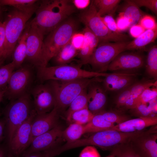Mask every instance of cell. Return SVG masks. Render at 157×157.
Returning a JSON list of instances; mask_svg holds the SVG:
<instances>
[{"label":"cell","instance_id":"5bb4252c","mask_svg":"<svg viewBox=\"0 0 157 157\" xmlns=\"http://www.w3.org/2000/svg\"><path fill=\"white\" fill-rule=\"evenodd\" d=\"M29 23L30 28L26 41L25 59L37 67H46L42 51L44 35L35 26Z\"/></svg>","mask_w":157,"mask_h":157},{"label":"cell","instance_id":"8992f818","mask_svg":"<svg viewBox=\"0 0 157 157\" xmlns=\"http://www.w3.org/2000/svg\"><path fill=\"white\" fill-rule=\"evenodd\" d=\"M11 101L5 110L4 119L8 144L17 130L28 118L34 109L33 102L27 92Z\"/></svg>","mask_w":157,"mask_h":157},{"label":"cell","instance_id":"11a10c76","mask_svg":"<svg viewBox=\"0 0 157 157\" xmlns=\"http://www.w3.org/2000/svg\"><path fill=\"white\" fill-rule=\"evenodd\" d=\"M106 157H115V155L111 153H110V154L108 156Z\"/></svg>","mask_w":157,"mask_h":157},{"label":"cell","instance_id":"60d3db41","mask_svg":"<svg viewBox=\"0 0 157 157\" xmlns=\"http://www.w3.org/2000/svg\"><path fill=\"white\" fill-rule=\"evenodd\" d=\"M138 24L146 30L157 28V23L155 19L149 15H143L139 21Z\"/></svg>","mask_w":157,"mask_h":157},{"label":"cell","instance_id":"d6a6232c","mask_svg":"<svg viewBox=\"0 0 157 157\" xmlns=\"http://www.w3.org/2000/svg\"><path fill=\"white\" fill-rule=\"evenodd\" d=\"M99 113L106 121L115 124H119L131 119L129 116L124 113L114 109L108 111L104 110Z\"/></svg>","mask_w":157,"mask_h":157},{"label":"cell","instance_id":"e575fe53","mask_svg":"<svg viewBox=\"0 0 157 157\" xmlns=\"http://www.w3.org/2000/svg\"><path fill=\"white\" fill-rule=\"evenodd\" d=\"M15 69V65L13 61L0 67V90L6 89L11 75Z\"/></svg>","mask_w":157,"mask_h":157},{"label":"cell","instance_id":"e0dca14e","mask_svg":"<svg viewBox=\"0 0 157 157\" xmlns=\"http://www.w3.org/2000/svg\"><path fill=\"white\" fill-rule=\"evenodd\" d=\"M144 64V57L135 53L122 52L108 65L107 70L111 71H129L142 67Z\"/></svg>","mask_w":157,"mask_h":157},{"label":"cell","instance_id":"7402d4cb","mask_svg":"<svg viewBox=\"0 0 157 157\" xmlns=\"http://www.w3.org/2000/svg\"><path fill=\"white\" fill-rule=\"evenodd\" d=\"M29 28V23L27 24L12 53V61L14 64L15 68H20L26 59V41Z\"/></svg>","mask_w":157,"mask_h":157},{"label":"cell","instance_id":"c3c4849f","mask_svg":"<svg viewBox=\"0 0 157 157\" xmlns=\"http://www.w3.org/2000/svg\"><path fill=\"white\" fill-rule=\"evenodd\" d=\"M72 1L75 8L79 10L86 9L91 3L90 0H73Z\"/></svg>","mask_w":157,"mask_h":157},{"label":"cell","instance_id":"ac0fdd59","mask_svg":"<svg viewBox=\"0 0 157 157\" xmlns=\"http://www.w3.org/2000/svg\"><path fill=\"white\" fill-rule=\"evenodd\" d=\"M139 74L119 72L109 73L103 80L104 87L109 91H121L136 82L135 77Z\"/></svg>","mask_w":157,"mask_h":157},{"label":"cell","instance_id":"3957f363","mask_svg":"<svg viewBox=\"0 0 157 157\" xmlns=\"http://www.w3.org/2000/svg\"><path fill=\"white\" fill-rule=\"evenodd\" d=\"M55 106L60 112L68 107L72 101L92 83L101 81L99 77L77 79L69 81H50Z\"/></svg>","mask_w":157,"mask_h":157},{"label":"cell","instance_id":"83f0119b","mask_svg":"<svg viewBox=\"0 0 157 157\" xmlns=\"http://www.w3.org/2000/svg\"><path fill=\"white\" fill-rule=\"evenodd\" d=\"M85 133L84 125L76 123H71L62 132V137L66 142H71L80 138Z\"/></svg>","mask_w":157,"mask_h":157},{"label":"cell","instance_id":"cb8c5ba5","mask_svg":"<svg viewBox=\"0 0 157 157\" xmlns=\"http://www.w3.org/2000/svg\"><path fill=\"white\" fill-rule=\"evenodd\" d=\"M157 37V28L146 30L142 34L132 40L130 41L126 47V50L142 49L153 42Z\"/></svg>","mask_w":157,"mask_h":157},{"label":"cell","instance_id":"680465c9","mask_svg":"<svg viewBox=\"0 0 157 157\" xmlns=\"http://www.w3.org/2000/svg\"><path fill=\"white\" fill-rule=\"evenodd\" d=\"M1 113H0V116L1 115Z\"/></svg>","mask_w":157,"mask_h":157},{"label":"cell","instance_id":"816d5d0a","mask_svg":"<svg viewBox=\"0 0 157 157\" xmlns=\"http://www.w3.org/2000/svg\"><path fill=\"white\" fill-rule=\"evenodd\" d=\"M24 157H46L43 151H37L31 153Z\"/></svg>","mask_w":157,"mask_h":157},{"label":"cell","instance_id":"1f68e13d","mask_svg":"<svg viewBox=\"0 0 157 157\" xmlns=\"http://www.w3.org/2000/svg\"><path fill=\"white\" fill-rule=\"evenodd\" d=\"M94 116L86 108L73 112L67 120L71 123L84 125L89 122Z\"/></svg>","mask_w":157,"mask_h":157},{"label":"cell","instance_id":"52a82bcc","mask_svg":"<svg viewBox=\"0 0 157 157\" xmlns=\"http://www.w3.org/2000/svg\"><path fill=\"white\" fill-rule=\"evenodd\" d=\"M80 21L97 37L99 44L106 42L128 41V36L110 31L102 21L92 1L89 6L79 15Z\"/></svg>","mask_w":157,"mask_h":157},{"label":"cell","instance_id":"ee69618b","mask_svg":"<svg viewBox=\"0 0 157 157\" xmlns=\"http://www.w3.org/2000/svg\"><path fill=\"white\" fill-rule=\"evenodd\" d=\"M79 157H100V156L95 147L89 145L82 150Z\"/></svg>","mask_w":157,"mask_h":157},{"label":"cell","instance_id":"4316f807","mask_svg":"<svg viewBox=\"0 0 157 157\" xmlns=\"http://www.w3.org/2000/svg\"><path fill=\"white\" fill-rule=\"evenodd\" d=\"M92 1L98 14L101 17L107 15H113L121 1L120 0H94Z\"/></svg>","mask_w":157,"mask_h":157},{"label":"cell","instance_id":"681fc988","mask_svg":"<svg viewBox=\"0 0 157 157\" xmlns=\"http://www.w3.org/2000/svg\"><path fill=\"white\" fill-rule=\"evenodd\" d=\"M147 104L148 108L151 112L157 114V97L151 100Z\"/></svg>","mask_w":157,"mask_h":157},{"label":"cell","instance_id":"836d02e7","mask_svg":"<svg viewBox=\"0 0 157 157\" xmlns=\"http://www.w3.org/2000/svg\"><path fill=\"white\" fill-rule=\"evenodd\" d=\"M109 151L115 157H141L133 149L129 142L115 145Z\"/></svg>","mask_w":157,"mask_h":157},{"label":"cell","instance_id":"b9f144b4","mask_svg":"<svg viewBox=\"0 0 157 157\" xmlns=\"http://www.w3.org/2000/svg\"><path fill=\"white\" fill-rule=\"evenodd\" d=\"M132 1L139 8L141 7H146L151 10L155 14H157V0H133Z\"/></svg>","mask_w":157,"mask_h":157},{"label":"cell","instance_id":"f6af8a7d","mask_svg":"<svg viewBox=\"0 0 157 157\" xmlns=\"http://www.w3.org/2000/svg\"><path fill=\"white\" fill-rule=\"evenodd\" d=\"M5 40L4 25L0 18V58H3L4 48Z\"/></svg>","mask_w":157,"mask_h":157},{"label":"cell","instance_id":"6f0895ef","mask_svg":"<svg viewBox=\"0 0 157 157\" xmlns=\"http://www.w3.org/2000/svg\"><path fill=\"white\" fill-rule=\"evenodd\" d=\"M4 60L3 58H0V67L1 66L3 63Z\"/></svg>","mask_w":157,"mask_h":157},{"label":"cell","instance_id":"44dd1931","mask_svg":"<svg viewBox=\"0 0 157 157\" xmlns=\"http://www.w3.org/2000/svg\"><path fill=\"white\" fill-rule=\"evenodd\" d=\"M82 32L85 37V42L83 47L78 51L77 56L82 64H88L90 57L99 44V41L87 27L85 26Z\"/></svg>","mask_w":157,"mask_h":157},{"label":"cell","instance_id":"9c48e42d","mask_svg":"<svg viewBox=\"0 0 157 157\" xmlns=\"http://www.w3.org/2000/svg\"><path fill=\"white\" fill-rule=\"evenodd\" d=\"M130 41L99 43L90 57L88 64L94 72L104 73L109 64L120 53L126 50Z\"/></svg>","mask_w":157,"mask_h":157},{"label":"cell","instance_id":"5b68a950","mask_svg":"<svg viewBox=\"0 0 157 157\" xmlns=\"http://www.w3.org/2000/svg\"><path fill=\"white\" fill-rule=\"evenodd\" d=\"M37 68V77L41 82L69 81L81 78L105 77L109 74L87 71L81 69L79 65L67 64Z\"/></svg>","mask_w":157,"mask_h":157},{"label":"cell","instance_id":"30bf717a","mask_svg":"<svg viewBox=\"0 0 157 157\" xmlns=\"http://www.w3.org/2000/svg\"><path fill=\"white\" fill-rule=\"evenodd\" d=\"M36 114L34 109L28 118L17 130L7 147V157H19L29 146L32 123Z\"/></svg>","mask_w":157,"mask_h":157},{"label":"cell","instance_id":"f907efd6","mask_svg":"<svg viewBox=\"0 0 157 157\" xmlns=\"http://www.w3.org/2000/svg\"><path fill=\"white\" fill-rule=\"evenodd\" d=\"M6 129V122L4 119L0 120V142L4 137V134Z\"/></svg>","mask_w":157,"mask_h":157},{"label":"cell","instance_id":"9a60e30c","mask_svg":"<svg viewBox=\"0 0 157 157\" xmlns=\"http://www.w3.org/2000/svg\"><path fill=\"white\" fill-rule=\"evenodd\" d=\"M34 109L37 114L48 113L54 108L55 99L53 90L49 85L40 84L32 89Z\"/></svg>","mask_w":157,"mask_h":157},{"label":"cell","instance_id":"603a6c76","mask_svg":"<svg viewBox=\"0 0 157 157\" xmlns=\"http://www.w3.org/2000/svg\"><path fill=\"white\" fill-rule=\"evenodd\" d=\"M119 14L127 19L130 28L138 24L143 14L139 8L132 0H126Z\"/></svg>","mask_w":157,"mask_h":157},{"label":"cell","instance_id":"2e32d148","mask_svg":"<svg viewBox=\"0 0 157 157\" xmlns=\"http://www.w3.org/2000/svg\"><path fill=\"white\" fill-rule=\"evenodd\" d=\"M60 113L55 106L48 113L36 115L31 125L30 144L35 138L50 130L59 124Z\"/></svg>","mask_w":157,"mask_h":157},{"label":"cell","instance_id":"484cf974","mask_svg":"<svg viewBox=\"0 0 157 157\" xmlns=\"http://www.w3.org/2000/svg\"><path fill=\"white\" fill-rule=\"evenodd\" d=\"M115 125L106 121L99 113L94 115L91 120L84 125L85 133H93L107 130Z\"/></svg>","mask_w":157,"mask_h":157},{"label":"cell","instance_id":"277c9868","mask_svg":"<svg viewBox=\"0 0 157 157\" xmlns=\"http://www.w3.org/2000/svg\"><path fill=\"white\" fill-rule=\"evenodd\" d=\"M72 18L67 19L49 34L43 40V55L46 67L59 51L68 42L76 32L78 25Z\"/></svg>","mask_w":157,"mask_h":157},{"label":"cell","instance_id":"f35d334b","mask_svg":"<svg viewBox=\"0 0 157 157\" xmlns=\"http://www.w3.org/2000/svg\"><path fill=\"white\" fill-rule=\"evenodd\" d=\"M131 95L130 86L121 90L115 99L114 102L115 108L114 110L118 111Z\"/></svg>","mask_w":157,"mask_h":157},{"label":"cell","instance_id":"d590c367","mask_svg":"<svg viewBox=\"0 0 157 157\" xmlns=\"http://www.w3.org/2000/svg\"><path fill=\"white\" fill-rule=\"evenodd\" d=\"M131 115L138 117H148L157 116V114L151 112L147 104L142 103L137 104L133 108L129 110Z\"/></svg>","mask_w":157,"mask_h":157},{"label":"cell","instance_id":"7c38bea8","mask_svg":"<svg viewBox=\"0 0 157 157\" xmlns=\"http://www.w3.org/2000/svg\"><path fill=\"white\" fill-rule=\"evenodd\" d=\"M32 73L29 67H21L12 73L6 89L5 95L11 101L27 92L31 83Z\"/></svg>","mask_w":157,"mask_h":157},{"label":"cell","instance_id":"4fadbf2b","mask_svg":"<svg viewBox=\"0 0 157 157\" xmlns=\"http://www.w3.org/2000/svg\"><path fill=\"white\" fill-rule=\"evenodd\" d=\"M63 129L58 124L47 132L39 135L31 141L29 146L22 155L24 157L32 153L45 151L60 146L63 140Z\"/></svg>","mask_w":157,"mask_h":157},{"label":"cell","instance_id":"9f6ffc18","mask_svg":"<svg viewBox=\"0 0 157 157\" xmlns=\"http://www.w3.org/2000/svg\"><path fill=\"white\" fill-rule=\"evenodd\" d=\"M2 7L0 6V18H1V16L3 10Z\"/></svg>","mask_w":157,"mask_h":157},{"label":"cell","instance_id":"f1b7e54d","mask_svg":"<svg viewBox=\"0 0 157 157\" xmlns=\"http://www.w3.org/2000/svg\"><path fill=\"white\" fill-rule=\"evenodd\" d=\"M146 72L149 76L156 80L157 77V46L151 47L148 50Z\"/></svg>","mask_w":157,"mask_h":157},{"label":"cell","instance_id":"ffe728a7","mask_svg":"<svg viewBox=\"0 0 157 157\" xmlns=\"http://www.w3.org/2000/svg\"><path fill=\"white\" fill-rule=\"evenodd\" d=\"M157 124V116L138 117L130 119L122 123L115 125L107 130H114L125 133H132L143 130L146 129V128Z\"/></svg>","mask_w":157,"mask_h":157},{"label":"cell","instance_id":"4dcf8cb0","mask_svg":"<svg viewBox=\"0 0 157 157\" xmlns=\"http://www.w3.org/2000/svg\"><path fill=\"white\" fill-rule=\"evenodd\" d=\"M38 1L36 0H0V6H10L19 10H26L37 7Z\"/></svg>","mask_w":157,"mask_h":157},{"label":"cell","instance_id":"bcb514c9","mask_svg":"<svg viewBox=\"0 0 157 157\" xmlns=\"http://www.w3.org/2000/svg\"><path fill=\"white\" fill-rule=\"evenodd\" d=\"M116 22L117 29L120 32L129 28V24L128 20L121 15L119 14Z\"/></svg>","mask_w":157,"mask_h":157},{"label":"cell","instance_id":"8fae6325","mask_svg":"<svg viewBox=\"0 0 157 157\" xmlns=\"http://www.w3.org/2000/svg\"><path fill=\"white\" fill-rule=\"evenodd\" d=\"M157 125L132 138L129 143L141 157H157Z\"/></svg>","mask_w":157,"mask_h":157},{"label":"cell","instance_id":"db71d44e","mask_svg":"<svg viewBox=\"0 0 157 157\" xmlns=\"http://www.w3.org/2000/svg\"><path fill=\"white\" fill-rule=\"evenodd\" d=\"M6 89L0 90V105L3 99V97L5 96L6 91Z\"/></svg>","mask_w":157,"mask_h":157},{"label":"cell","instance_id":"d4e9b609","mask_svg":"<svg viewBox=\"0 0 157 157\" xmlns=\"http://www.w3.org/2000/svg\"><path fill=\"white\" fill-rule=\"evenodd\" d=\"M78 51L73 46L69 41L52 58L55 66L67 64L77 56Z\"/></svg>","mask_w":157,"mask_h":157},{"label":"cell","instance_id":"74e56055","mask_svg":"<svg viewBox=\"0 0 157 157\" xmlns=\"http://www.w3.org/2000/svg\"><path fill=\"white\" fill-rule=\"evenodd\" d=\"M151 87L146 89L138 96L137 104L139 103L147 104L151 100L157 97V87Z\"/></svg>","mask_w":157,"mask_h":157},{"label":"cell","instance_id":"7bdbcfd3","mask_svg":"<svg viewBox=\"0 0 157 157\" xmlns=\"http://www.w3.org/2000/svg\"><path fill=\"white\" fill-rule=\"evenodd\" d=\"M101 17L104 24L110 31L116 33H120L117 29L116 21L113 15H107Z\"/></svg>","mask_w":157,"mask_h":157},{"label":"cell","instance_id":"6da1fadb","mask_svg":"<svg viewBox=\"0 0 157 157\" xmlns=\"http://www.w3.org/2000/svg\"><path fill=\"white\" fill-rule=\"evenodd\" d=\"M75 9L71 0L41 1L35 11V16L30 23L44 35L67 19Z\"/></svg>","mask_w":157,"mask_h":157},{"label":"cell","instance_id":"ab89813d","mask_svg":"<svg viewBox=\"0 0 157 157\" xmlns=\"http://www.w3.org/2000/svg\"><path fill=\"white\" fill-rule=\"evenodd\" d=\"M85 41V37L82 32H76L72 36L70 42L73 46L79 51L83 47Z\"/></svg>","mask_w":157,"mask_h":157},{"label":"cell","instance_id":"d6986e66","mask_svg":"<svg viewBox=\"0 0 157 157\" xmlns=\"http://www.w3.org/2000/svg\"><path fill=\"white\" fill-rule=\"evenodd\" d=\"M96 83L88 86L87 92L88 108L94 115L104 110L107 100L104 90Z\"/></svg>","mask_w":157,"mask_h":157},{"label":"cell","instance_id":"ba28073f","mask_svg":"<svg viewBox=\"0 0 157 157\" xmlns=\"http://www.w3.org/2000/svg\"><path fill=\"white\" fill-rule=\"evenodd\" d=\"M146 129L132 133H125L114 130H106L93 133L89 137L79 139L74 142L76 148L84 146H96L109 150L118 144L129 142L133 137L144 132Z\"/></svg>","mask_w":157,"mask_h":157},{"label":"cell","instance_id":"f546056e","mask_svg":"<svg viewBox=\"0 0 157 157\" xmlns=\"http://www.w3.org/2000/svg\"><path fill=\"white\" fill-rule=\"evenodd\" d=\"M86 90V89L82 91L69 104L66 113L67 119L73 112L88 108L87 92Z\"/></svg>","mask_w":157,"mask_h":157},{"label":"cell","instance_id":"f5cc1de1","mask_svg":"<svg viewBox=\"0 0 157 157\" xmlns=\"http://www.w3.org/2000/svg\"><path fill=\"white\" fill-rule=\"evenodd\" d=\"M7 147L0 146V157H7Z\"/></svg>","mask_w":157,"mask_h":157},{"label":"cell","instance_id":"7dc6e473","mask_svg":"<svg viewBox=\"0 0 157 157\" xmlns=\"http://www.w3.org/2000/svg\"><path fill=\"white\" fill-rule=\"evenodd\" d=\"M145 30L141 25L138 24L130 28L129 33L132 36L135 38L140 35Z\"/></svg>","mask_w":157,"mask_h":157},{"label":"cell","instance_id":"7a4b0ae2","mask_svg":"<svg viewBox=\"0 0 157 157\" xmlns=\"http://www.w3.org/2000/svg\"><path fill=\"white\" fill-rule=\"evenodd\" d=\"M37 8L26 10L13 9L8 14L3 22L5 40L3 58L12 55L17 42L27 24V22Z\"/></svg>","mask_w":157,"mask_h":157},{"label":"cell","instance_id":"8d00e7d4","mask_svg":"<svg viewBox=\"0 0 157 157\" xmlns=\"http://www.w3.org/2000/svg\"><path fill=\"white\" fill-rule=\"evenodd\" d=\"M153 86L157 87V81L148 80L135 82L130 85L131 95H139L146 89Z\"/></svg>","mask_w":157,"mask_h":157}]
</instances>
